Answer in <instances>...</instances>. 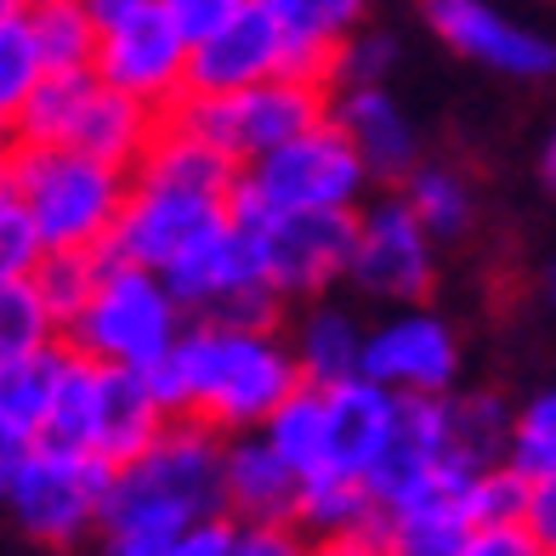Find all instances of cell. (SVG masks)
<instances>
[{"label": "cell", "mask_w": 556, "mask_h": 556, "mask_svg": "<svg viewBox=\"0 0 556 556\" xmlns=\"http://www.w3.org/2000/svg\"><path fill=\"white\" fill-rule=\"evenodd\" d=\"M170 420H199L216 438H250L307 387L278 324H188L182 346L154 369Z\"/></svg>", "instance_id": "1"}, {"label": "cell", "mask_w": 556, "mask_h": 556, "mask_svg": "<svg viewBox=\"0 0 556 556\" xmlns=\"http://www.w3.org/2000/svg\"><path fill=\"white\" fill-rule=\"evenodd\" d=\"M227 517V438L170 420L165 438L114 471L97 556H160L170 540Z\"/></svg>", "instance_id": "2"}, {"label": "cell", "mask_w": 556, "mask_h": 556, "mask_svg": "<svg viewBox=\"0 0 556 556\" xmlns=\"http://www.w3.org/2000/svg\"><path fill=\"white\" fill-rule=\"evenodd\" d=\"M7 165H12V188L23 199V211L35 216L46 250L103 256L125 216V199H131V170L74 154V148H40V142H12Z\"/></svg>", "instance_id": "3"}, {"label": "cell", "mask_w": 556, "mask_h": 556, "mask_svg": "<svg viewBox=\"0 0 556 556\" xmlns=\"http://www.w3.org/2000/svg\"><path fill=\"white\" fill-rule=\"evenodd\" d=\"M188 313L170 295V285L148 267H125L114 256H103V278L86 301V313L63 330V346L86 364L103 369H137L154 375L165 369V358L188 336Z\"/></svg>", "instance_id": "4"}, {"label": "cell", "mask_w": 556, "mask_h": 556, "mask_svg": "<svg viewBox=\"0 0 556 556\" xmlns=\"http://www.w3.org/2000/svg\"><path fill=\"white\" fill-rule=\"evenodd\" d=\"M165 114L131 103L125 91L103 86L97 68L86 74H46V86L35 91L29 114L17 125V142H40V148H74L103 165L137 170L142 154L154 148Z\"/></svg>", "instance_id": "5"}, {"label": "cell", "mask_w": 556, "mask_h": 556, "mask_svg": "<svg viewBox=\"0 0 556 556\" xmlns=\"http://www.w3.org/2000/svg\"><path fill=\"white\" fill-rule=\"evenodd\" d=\"M330 103H336L330 86L285 74V80H267V86L239 91V97H188V103H176L165 119L216 142L227 160L256 165V160L278 154L285 142L318 131V125L330 119Z\"/></svg>", "instance_id": "6"}, {"label": "cell", "mask_w": 556, "mask_h": 556, "mask_svg": "<svg viewBox=\"0 0 556 556\" xmlns=\"http://www.w3.org/2000/svg\"><path fill=\"white\" fill-rule=\"evenodd\" d=\"M114 489V466L97 454H74L52 443H29L7 477V517L40 545H80L103 528V505Z\"/></svg>", "instance_id": "7"}, {"label": "cell", "mask_w": 556, "mask_h": 556, "mask_svg": "<svg viewBox=\"0 0 556 556\" xmlns=\"http://www.w3.org/2000/svg\"><path fill=\"white\" fill-rule=\"evenodd\" d=\"M369 165L358 160V148L346 142L336 119H324L318 131L285 142L278 154L244 165L233 205L256 211H364Z\"/></svg>", "instance_id": "8"}, {"label": "cell", "mask_w": 556, "mask_h": 556, "mask_svg": "<svg viewBox=\"0 0 556 556\" xmlns=\"http://www.w3.org/2000/svg\"><path fill=\"white\" fill-rule=\"evenodd\" d=\"M233 222L256 244V262L278 301H318L324 290L346 278L352 239H358V211H256L233 205Z\"/></svg>", "instance_id": "9"}, {"label": "cell", "mask_w": 556, "mask_h": 556, "mask_svg": "<svg viewBox=\"0 0 556 556\" xmlns=\"http://www.w3.org/2000/svg\"><path fill=\"white\" fill-rule=\"evenodd\" d=\"M165 285L193 324H278V307H285L239 222H227L216 239H205L193 256L176 262Z\"/></svg>", "instance_id": "10"}, {"label": "cell", "mask_w": 556, "mask_h": 556, "mask_svg": "<svg viewBox=\"0 0 556 556\" xmlns=\"http://www.w3.org/2000/svg\"><path fill=\"white\" fill-rule=\"evenodd\" d=\"M227 222H233V199L160 188V182H137L131 176V199H125V216H119L103 256L165 278L182 256H193L205 239H216Z\"/></svg>", "instance_id": "11"}, {"label": "cell", "mask_w": 556, "mask_h": 556, "mask_svg": "<svg viewBox=\"0 0 556 556\" xmlns=\"http://www.w3.org/2000/svg\"><path fill=\"white\" fill-rule=\"evenodd\" d=\"M346 278L364 295L387 301V307H420L438 278V239L415 222L403 193L369 199L358 211V239H352V267Z\"/></svg>", "instance_id": "12"}, {"label": "cell", "mask_w": 556, "mask_h": 556, "mask_svg": "<svg viewBox=\"0 0 556 556\" xmlns=\"http://www.w3.org/2000/svg\"><path fill=\"white\" fill-rule=\"evenodd\" d=\"M188 63H193V46L176 35V23L160 7L114 23L97 40V80L154 114H170L176 103H188Z\"/></svg>", "instance_id": "13"}, {"label": "cell", "mask_w": 556, "mask_h": 556, "mask_svg": "<svg viewBox=\"0 0 556 556\" xmlns=\"http://www.w3.org/2000/svg\"><path fill=\"white\" fill-rule=\"evenodd\" d=\"M364 381L387 387L392 397H448L460 381V341L432 307H397L369 324Z\"/></svg>", "instance_id": "14"}, {"label": "cell", "mask_w": 556, "mask_h": 556, "mask_svg": "<svg viewBox=\"0 0 556 556\" xmlns=\"http://www.w3.org/2000/svg\"><path fill=\"white\" fill-rule=\"evenodd\" d=\"M426 29L448 52L483 63L505 80H551L556 74V40L505 17L489 0H426Z\"/></svg>", "instance_id": "15"}, {"label": "cell", "mask_w": 556, "mask_h": 556, "mask_svg": "<svg viewBox=\"0 0 556 556\" xmlns=\"http://www.w3.org/2000/svg\"><path fill=\"white\" fill-rule=\"evenodd\" d=\"M285 74H290V40L273 23V12L256 0L222 35L193 46L188 97H239V91H256L267 80H285Z\"/></svg>", "instance_id": "16"}, {"label": "cell", "mask_w": 556, "mask_h": 556, "mask_svg": "<svg viewBox=\"0 0 556 556\" xmlns=\"http://www.w3.org/2000/svg\"><path fill=\"white\" fill-rule=\"evenodd\" d=\"M330 119L346 131V142L358 148V160L369 165L375 182H409L420 170V137L409 114L397 109V97L387 86H346L336 91Z\"/></svg>", "instance_id": "17"}, {"label": "cell", "mask_w": 556, "mask_h": 556, "mask_svg": "<svg viewBox=\"0 0 556 556\" xmlns=\"http://www.w3.org/2000/svg\"><path fill=\"white\" fill-rule=\"evenodd\" d=\"M165 426H170V409L148 375L97 364V443H91L97 460H109L114 471L131 466L137 454H148L165 438Z\"/></svg>", "instance_id": "18"}, {"label": "cell", "mask_w": 556, "mask_h": 556, "mask_svg": "<svg viewBox=\"0 0 556 556\" xmlns=\"http://www.w3.org/2000/svg\"><path fill=\"white\" fill-rule=\"evenodd\" d=\"M397 409H403V397L364 381V375L324 392V415H330V471L364 477L369 483V471L381 466V454L397 432Z\"/></svg>", "instance_id": "19"}, {"label": "cell", "mask_w": 556, "mask_h": 556, "mask_svg": "<svg viewBox=\"0 0 556 556\" xmlns=\"http://www.w3.org/2000/svg\"><path fill=\"white\" fill-rule=\"evenodd\" d=\"M290 40V74L336 91V58L352 35H364L369 0H262Z\"/></svg>", "instance_id": "20"}, {"label": "cell", "mask_w": 556, "mask_h": 556, "mask_svg": "<svg viewBox=\"0 0 556 556\" xmlns=\"http://www.w3.org/2000/svg\"><path fill=\"white\" fill-rule=\"evenodd\" d=\"M438 426H443V460L460 483L511 466L517 409H505V397H494V392H448V397H438Z\"/></svg>", "instance_id": "21"}, {"label": "cell", "mask_w": 556, "mask_h": 556, "mask_svg": "<svg viewBox=\"0 0 556 556\" xmlns=\"http://www.w3.org/2000/svg\"><path fill=\"white\" fill-rule=\"evenodd\" d=\"M301 477L262 432L227 438V517L233 522H295Z\"/></svg>", "instance_id": "22"}, {"label": "cell", "mask_w": 556, "mask_h": 556, "mask_svg": "<svg viewBox=\"0 0 556 556\" xmlns=\"http://www.w3.org/2000/svg\"><path fill=\"white\" fill-rule=\"evenodd\" d=\"M364 346H369V324H358V313L336 307V301H307V313L290 330V352L301 364L307 387H341L364 375Z\"/></svg>", "instance_id": "23"}, {"label": "cell", "mask_w": 556, "mask_h": 556, "mask_svg": "<svg viewBox=\"0 0 556 556\" xmlns=\"http://www.w3.org/2000/svg\"><path fill=\"white\" fill-rule=\"evenodd\" d=\"M131 176H137V182H160V188H188V193H211V199H233L244 165L227 160L216 142L193 137L188 125L165 119L160 137H154V148L142 154V165H137Z\"/></svg>", "instance_id": "24"}, {"label": "cell", "mask_w": 556, "mask_h": 556, "mask_svg": "<svg viewBox=\"0 0 556 556\" xmlns=\"http://www.w3.org/2000/svg\"><path fill=\"white\" fill-rule=\"evenodd\" d=\"M295 528L307 540H375V528H381V505H375L364 477L318 471V477L301 483Z\"/></svg>", "instance_id": "25"}, {"label": "cell", "mask_w": 556, "mask_h": 556, "mask_svg": "<svg viewBox=\"0 0 556 556\" xmlns=\"http://www.w3.org/2000/svg\"><path fill=\"white\" fill-rule=\"evenodd\" d=\"M68 358L74 352L63 341L46 352H29V358H7V369H0V438L40 443V426L52 415V397H58Z\"/></svg>", "instance_id": "26"}, {"label": "cell", "mask_w": 556, "mask_h": 556, "mask_svg": "<svg viewBox=\"0 0 556 556\" xmlns=\"http://www.w3.org/2000/svg\"><path fill=\"white\" fill-rule=\"evenodd\" d=\"M471 517L460 500H438V505H409V511H381L375 528V556H460L471 545Z\"/></svg>", "instance_id": "27"}, {"label": "cell", "mask_w": 556, "mask_h": 556, "mask_svg": "<svg viewBox=\"0 0 556 556\" xmlns=\"http://www.w3.org/2000/svg\"><path fill=\"white\" fill-rule=\"evenodd\" d=\"M40 86H46V58H40L29 12H17L0 23V148L17 142V125L29 114Z\"/></svg>", "instance_id": "28"}, {"label": "cell", "mask_w": 556, "mask_h": 556, "mask_svg": "<svg viewBox=\"0 0 556 556\" xmlns=\"http://www.w3.org/2000/svg\"><path fill=\"white\" fill-rule=\"evenodd\" d=\"M262 438L285 454L301 483L318 477V471H330V415H324V387H301L285 409L262 426Z\"/></svg>", "instance_id": "29"}, {"label": "cell", "mask_w": 556, "mask_h": 556, "mask_svg": "<svg viewBox=\"0 0 556 556\" xmlns=\"http://www.w3.org/2000/svg\"><path fill=\"white\" fill-rule=\"evenodd\" d=\"M397 193H403V205L415 211V222H420L438 244H443V239H460L466 227H471V211H477V205H471V182H466L460 170L420 165Z\"/></svg>", "instance_id": "30"}, {"label": "cell", "mask_w": 556, "mask_h": 556, "mask_svg": "<svg viewBox=\"0 0 556 556\" xmlns=\"http://www.w3.org/2000/svg\"><path fill=\"white\" fill-rule=\"evenodd\" d=\"M40 443L91 454V443H97V364L68 358L63 381H58V397H52V415H46V426H40Z\"/></svg>", "instance_id": "31"}, {"label": "cell", "mask_w": 556, "mask_h": 556, "mask_svg": "<svg viewBox=\"0 0 556 556\" xmlns=\"http://www.w3.org/2000/svg\"><path fill=\"white\" fill-rule=\"evenodd\" d=\"M35 23V40H40V58H46V74H86L97 68V17L86 7H40L29 12Z\"/></svg>", "instance_id": "32"}, {"label": "cell", "mask_w": 556, "mask_h": 556, "mask_svg": "<svg viewBox=\"0 0 556 556\" xmlns=\"http://www.w3.org/2000/svg\"><path fill=\"white\" fill-rule=\"evenodd\" d=\"M63 341V324L52 318V307L40 301V290L23 278V285H0V352L7 358H29Z\"/></svg>", "instance_id": "33"}, {"label": "cell", "mask_w": 556, "mask_h": 556, "mask_svg": "<svg viewBox=\"0 0 556 556\" xmlns=\"http://www.w3.org/2000/svg\"><path fill=\"white\" fill-rule=\"evenodd\" d=\"M97 278H103V256H86V250H52V256L40 262V273L29 278V285L40 290V301L52 307V318L68 324L86 313V301L97 290Z\"/></svg>", "instance_id": "34"}, {"label": "cell", "mask_w": 556, "mask_h": 556, "mask_svg": "<svg viewBox=\"0 0 556 556\" xmlns=\"http://www.w3.org/2000/svg\"><path fill=\"white\" fill-rule=\"evenodd\" d=\"M511 471H522L528 483L545 471H556V387L534 392L517 409V426H511Z\"/></svg>", "instance_id": "35"}, {"label": "cell", "mask_w": 556, "mask_h": 556, "mask_svg": "<svg viewBox=\"0 0 556 556\" xmlns=\"http://www.w3.org/2000/svg\"><path fill=\"white\" fill-rule=\"evenodd\" d=\"M466 517L471 528H522V511H528V477L500 466V471H483L466 483Z\"/></svg>", "instance_id": "36"}, {"label": "cell", "mask_w": 556, "mask_h": 556, "mask_svg": "<svg viewBox=\"0 0 556 556\" xmlns=\"http://www.w3.org/2000/svg\"><path fill=\"white\" fill-rule=\"evenodd\" d=\"M46 256H52V250H46L35 216L23 211V199L12 188L7 199H0V285H23V278H35Z\"/></svg>", "instance_id": "37"}, {"label": "cell", "mask_w": 556, "mask_h": 556, "mask_svg": "<svg viewBox=\"0 0 556 556\" xmlns=\"http://www.w3.org/2000/svg\"><path fill=\"white\" fill-rule=\"evenodd\" d=\"M397 63L392 35H352L336 58V91L346 86H387V74Z\"/></svg>", "instance_id": "38"}, {"label": "cell", "mask_w": 556, "mask_h": 556, "mask_svg": "<svg viewBox=\"0 0 556 556\" xmlns=\"http://www.w3.org/2000/svg\"><path fill=\"white\" fill-rule=\"evenodd\" d=\"M250 7H256V0H160V12L176 23V35H182L188 46H205L233 17H244Z\"/></svg>", "instance_id": "39"}, {"label": "cell", "mask_w": 556, "mask_h": 556, "mask_svg": "<svg viewBox=\"0 0 556 556\" xmlns=\"http://www.w3.org/2000/svg\"><path fill=\"white\" fill-rule=\"evenodd\" d=\"M307 534L295 522H233L227 528V556H301Z\"/></svg>", "instance_id": "40"}, {"label": "cell", "mask_w": 556, "mask_h": 556, "mask_svg": "<svg viewBox=\"0 0 556 556\" xmlns=\"http://www.w3.org/2000/svg\"><path fill=\"white\" fill-rule=\"evenodd\" d=\"M528 540L540 545V556H556V471L528 483V511H522Z\"/></svg>", "instance_id": "41"}, {"label": "cell", "mask_w": 556, "mask_h": 556, "mask_svg": "<svg viewBox=\"0 0 556 556\" xmlns=\"http://www.w3.org/2000/svg\"><path fill=\"white\" fill-rule=\"evenodd\" d=\"M460 556H540V545L528 540V528H477Z\"/></svg>", "instance_id": "42"}, {"label": "cell", "mask_w": 556, "mask_h": 556, "mask_svg": "<svg viewBox=\"0 0 556 556\" xmlns=\"http://www.w3.org/2000/svg\"><path fill=\"white\" fill-rule=\"evenodd\" d=\"M227 528H233V517H222V522H205V528H193V534L182 540H170L160 556H227Z\"/></svg>", "instance_id": "43"}, {"label": "cell", "mask_w": 556, "mask_h": 556, "mask_svg": "<svg viewBox=\"0 0 556 556\" xmlns=\"http://www.w3.org/2000/svg\"><path fill=\"white\" fill-rule=\"evenodd\" d=\"M301 556H375L369 540H307Z\"/></svg>", "instance_id": "44"}, {"label": "cell", "mask_w": 556, "mask_h": 556, "mask_svg": "<svg viewBox=\"0 0 556 556\" xmlns=\"http://www.w3.org/2000/svg\"><path fill=\"white\" fill-rule=\"evenodd\" d=\"M29 448V443H12V438H0V494H7V477H12V466H17V454Z\"/></svg>", "instance_id": "45"}, {"label": "cell", "mask_w": 556, "mask_h": 556, "mask_svg": "<svg viewBox=\"0 0 556 556\" xmlns=\"http://www.w3.org/2000/svg\"><path fill=\"white\" fill-rule=\"evenodd\" d=\"M540 176H545V188L556 193V131H551L545 148H540Z\"/></svg>", "instance_id": "46"}, {"label": "cell", "mask_w": 556, "mask_h": 556, "mask_svg": "<svg viewBox=\"0 0 556 556\" xmlns=\"http://www.w3.org/2000/svg\"><path fill=\"white\" fill-rule=\"evenodd\" d=\"M12 193V165H7V148H0V199Z\"/></svg>", "instance_id": "47"}, {"label": "cell", "mask_w": 556, "mask_h": 556, "mask_svg": "<svg viewBox=\"0 0 556 556\" xmlns=\"http://www.w3.org/2000/svg\"><path fill=\"white\" fill-rule=\"evenodd\" d=\"M29 12H40V7H86V0H23Z\"/></svg>", "instance_id": "48"}, {"label": "cell", "mask_w": 556, "mask_h": 556, "mask_svg": "<svg viewBox=\"0 0 556 556\" xmlns=\"http://www.w3.org/2000/svg\"><path fill=\"white\" fill-rule=\"evenodd\" d=\"M17 12H29V7H23V0H0V23H7V17H17Z\"/></svg>", "instance_id": "49"}, {"label": "cell", "mask_w": 556, "mask_h": 556, "mask_svg": "<svg viewBox=\"0 0 556 556\" xmlns=\"http://www.w3.org/2000/svg\"><path fill=\"white\" fill-rule=\"evenodd\" d=\"M551 301H556V267H551Z\"/></svg>", "instance_id": "50"}, {"label": "cell", "mask_w": 556, "mask_h": 556, "mask_svg": "<svg viewBox=\"0 0 556 556\" xmlns=\"http://www.w3.org/2000/svg\"><path fill=\"white\" fill-rule=\"evenodd\" d=\"M0 369H7V352H0Z\"/></svg>", "instance_id": "51"}]
</instances>
